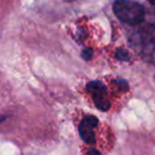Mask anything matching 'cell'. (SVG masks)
I'll return each mask as SVG.
<instances>
[{
	"instance_id": "cell-9",
	"label": "cell",
	"mask_w": 155,
	"mask_h": 155,
	"mask_svg": "<svg viewBox=\"0 0 155 155\" xmlns=\"http://www.w3.org/2000/svg\"><path fill=\"white\" fill-rule=\"evenodd\" d=\"M87 154L88 155H102L101 153H100L98 150H96V149H89Z\"/></svg>"
},
{
	"instance_id": "cell-1",
	"label": "cell",
	"mask_w": 155,
	"mask_h": 155,
	"mask_svg": "<svg viewBox=\"0 0 155 155\" xmlns=\"http://www.w3.org/2000/svg\"><path fill=\"white\" fill-rule=\"evenodd\" d=\"M113 11L120 21L129 26H137L144 20V9L133 0H116Z\"/></svg>"
},
{
	"instance_id": "cell-5",
	"label": "cell",
	"mask_w": 155,
	"mask_h": 155,
	"mask_svg": "<svg viewBox=\"0 0 155 155\" xmlns=\"http://www.w3.org/2000/svg\"><path fill=\"white\" fill-rule=\"evenodd\" d=\"M94 103H95L96 107L98 110H100L101 112H106L108 110L110 106V103L108 101V99L106 98V96H100V97H95L93 98Z\"/></svg>"
},
{
	"instance_id": "cell-3",
	"label": "cell",
	"mask_w": 155,
	"mask_h": 155,
	"mask_svg": "<svg viewBox=\"0 0 155 155\" xmlns=\"http://www.w3.org/2000/svg\"><path fill=\"white\" fill-rule=\"evenodd\" d=\"M98 123H99L98 118L95 116H87L83 118V120L81 121L80 125H79V134H80V137L83 139V141L88 144L95 143L96 137L94 130L97 127Z\"/></svg>"
},
{
	"instance_id": "cell-10",
	"label": "cell",
	"mask_w": 155,
	"mask_h": 155,
	"mask_svg": "<svg viewBox=\"0 0 155 155\" xmlns=\"http://www.w3.org/2000/svg\"><path fill=\"white\" fill-rule=\"evenodd\" d=\"M5 119H7V117H5V116H2V115H0V123L3 122V121H5Z\"/></svg>"
},
{
	"instance_id": "cell-8",
	"label": "cell",
	"mask_w": 155,
	"mask_h": 155,
	"mask_svg": "<svg viewBox=\"0 0 155 155\" xmlns=\"http://www.w3.org/2000/svg\"><path fill=\"white\" fill-rule=\"evenodd\" d=\"M81 55H82V58H84L85 61H89L91 58H93L94 51L91 49V48H85V49L82 51V53H81Z\"/></svg>"
},
{
	"instance_id": "cell-2",
	"label": "cell",
	"mask_w": 155,
	"mask_h": 155,
	"mask_svg": "<svg viewBox=\"0 0 155 155\" xmlns=\"http://www.w3.org/2000/svg\"><path fill=\"white\" fill-rule=\"evenodd\" d=\"M132 44L146 60L155 64V22L137 31Z\"/></svg>"
},
{
	"instance_id": "cell-11",
	"label": "cell",
	"mask_w": 155,
	"mask_h": 155,
	"mask_svg": "<svg viewBox=\"0 0 155 155\" xmlns=\"http://www.w3.org/2000/svg\"><path fill=\"white\" fill-rule=\"evenodd\" d=\"M149 1H150V3H151V5H152L153 7L155 8V0H149Z\"/></svg>"
},
{
	"instance_id": "cell-4",
	"label": "cell",
	"mask_w": 155,
	"mask_h": 155,
	"mask_svg": "<svg viewBox=\"0 0 155 155\" xmlns=\"http://www.w3.org/2000/svg\"><path fill=\"white\" fill-rule=\"evenodd\" d=\"M86 91L93 98L106 96V87L100 81H91L86 85Z\"/></svg>"
},
{
	"instance_id": "cell-6",
	"label": "cell",
	"mask_w": 155,
	"mask_h": 155,
	"mask_svg": "<svg viewBox=\"0 0 155 155\" xmlns=\"http://www.w3.org/2000/svg\"><path fill=\"white\" fill-rule=\"evenodd\" d=\"M115 58L116 60L121 61V62H129L131 60V55L130 53L127 51L125 49H121V48H118L115 52Z\"/></svg>"
},
{
	"instance_id": "cell-7",
	"label": "cell",
	"mask_w": 155,
	"mask_h": 155,
	"mask_svg": "<svg viewBox=\"0 0 155 155\" xmlns=\"http://www.w3.org/2000/svg\"><path fill=\"white\" fill-rule=\"evenodd\" d=\"M114 83L121 89L122 91H125L129 89V84L125 80H122V79H118V80H115Z\"/></svg>"
}]
</instances>
